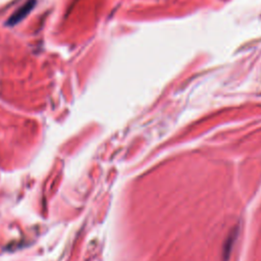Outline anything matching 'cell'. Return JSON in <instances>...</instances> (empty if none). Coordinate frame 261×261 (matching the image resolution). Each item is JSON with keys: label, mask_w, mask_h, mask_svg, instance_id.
<instances>
[{"label": "cell", "mask_w": 261, "mask_h": 261, "mask_svg": "<svg viewBox=\"0 0 261 261\" xmlns=\"http://www.w3.org/2000/svg\"><path fill=\"white\" fill-rule=\"evenodd\" d=\"M36 4V0H29L28 2H25L20 8H18L9 18L8 20V24L9 25H14L17 22H19L20 20H22L34 8Z\"/></svg>", "instance_id": "cell-1"}]
</instances>
